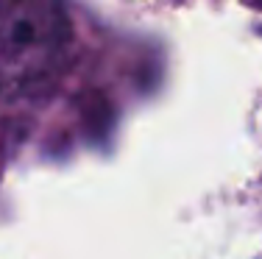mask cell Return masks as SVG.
I'll return each instance as SVG.
<instances>
[{"label":"cell","instance_id":"cell-1","mask_svg":"<svg viewBox=\"0 0 262 259\" xmlns=\"http://www.w3.org/2000/svg\"><path fill=\"white\" fill-rule=\"evenodd\" d=\"M70 42L59 0H0V89L23 92L51 78Z\"/></svg>","mask_w":262,"mask_h":259}]
</instances>
